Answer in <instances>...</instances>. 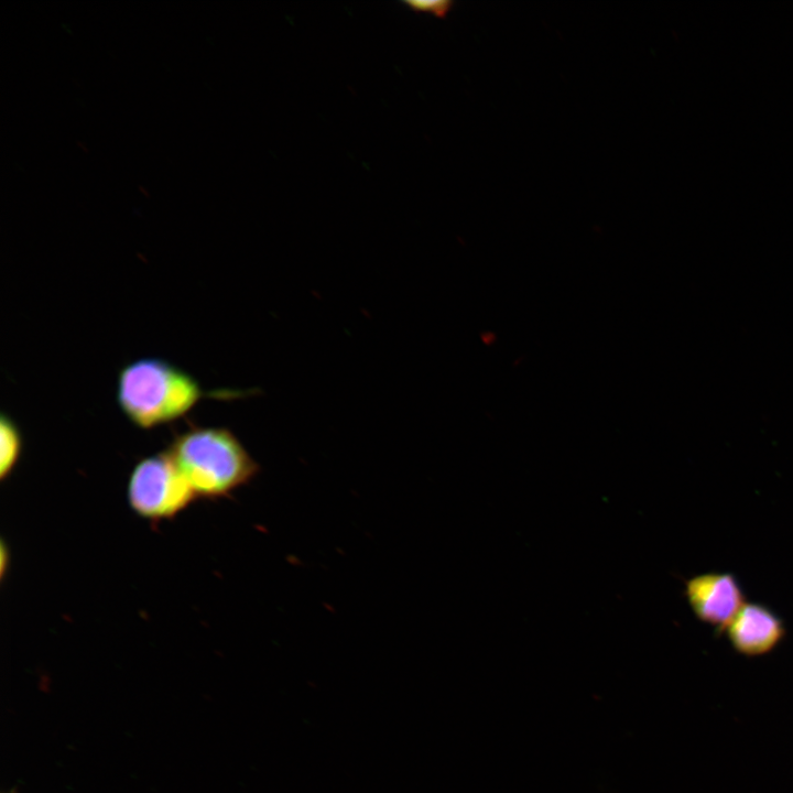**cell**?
Returning <instances> with one entry per match:
<instances>
[{
	"label": "cell",
	"mask_w": 793,
	"mask_h": 793,
	"mask_svg": "<svg viewBox=\"0 0 793 793\" xmlns=\"http://www.w3.org/2000/svg\"><path fill=\"white\" fill-rule=\"evenodd\" d=\"M166 452L197 498L228 497L260 471L239 438L222 426L189 424Z\"/></svg>",
	"instance_id": "1"
},
{
	"label": "cell",
	"mask_w": 793,
	"mask_h": 793,
	"mask_svg": "<svg viewBox=\"0 0 793 793\" xmlns=\"http://www.w3.org/2000/svg\"><path fill=\"white\" fill-rule=\"evenodd\" d=\"M204 394L191 373L159 357L130 361L117 377V404L128 421L142 430L185 416Z\"/></svg>",
	"instance_id": "2"
},
{
	"label": "cell",
	"mask_w": 793,
	"mask_h": 793,
	"mask_svg": "<svg viewBox=\"0 0 793 793\" xmlns=\"http://www.w3.org/2000/svg\"><path fill=\"white\" fill-rule=\"evenodd\" d=\"M127 498L134 513L159 522L173 519L197 497L165 450L134 465L127 484Z\"/></svg>",
	"instance_id": "3"
},
{
	"label": "cell",
	"mask_w": 793,
	"mask_h": 793,
	"mask_svg": "<svg viewBox=\"0 0 793 793\" xmlns=\"http://www.w3.org/2000/svg\"><path fill=\"white\" fill-rule=\"evenodd\" d=\"M685 596L695 616L724 631L745 605L743 591L730 573H704L685 582Z\"/></svg>",
	"instance_id": "4"
},
{
	"label": "cell",
	"mask_w": 793,
	"mask_h": 793,
	"mask_svg": "<svg viewBox=\"0 0 793 793\" xmlns=\"http://www.w3.org/2000/svg\"><path fill=\"white\" fill-rule=\"evenodd\" d=\"M734 649L746 655L771 651L784 637L783 620L768 606L745 602L725 629Z\"/></svg>",
	"instance_id": "5"
},
{
	"label": "cell",
	"mask_w": 793,
	"mask_h": 793,
	"mask_svg": "<svg viewBox=\"0 0 793 793\" xmlns=\"http://www.w3.org/2000/svg\"><path fill=\"white\" fill-rule=\"evenodd\" d=\"M23 447L22 432L7 413L0 416V478H7L15 468Z\"/></svg>",
	"instance_id": "6"
},
{
	"label": "cell",
	"mask_w": 793,
	"mask_h": 793,
	"mask_svg": "<svg viewBox=\"0 0 793 793\" xmlns=\"http://www.w3.org/2000/svg\"><path fill=\"white\" fill-rule=\"evenodd\" d=\"M412 10L432 13L436 17H445L452 9L453 2L447 0L436 1H406L404 2Z\"/></svg>",
	"instance_id": "7"
}]
</instances>
